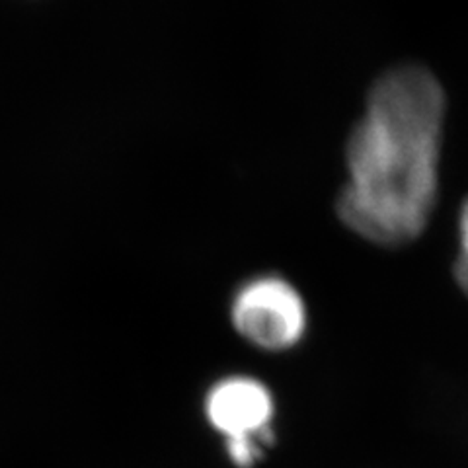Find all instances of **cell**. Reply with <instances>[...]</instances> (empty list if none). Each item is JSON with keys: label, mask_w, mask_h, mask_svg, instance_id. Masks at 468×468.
Listing matches in <instances>:
<instances>
[{"label": "cell", "mask_w": 468, "mask_h": 468, "mask_svg": "<svg viewBox=\"0 0 468 468\" xmlns=\"http://www.w3.org/2000/svg\"><path fill=\"white\" fill-rule=\"evenodd\" d=\"M447 100L420 65H400L371 86L365 113L346 146L349 180L338 197L342 223L385 248L426 230L439 192Z\"/></svg>", "instance_id": "obj_1"}, {"label": "cell", "mask_w": 468, "mask_h": 468, "mask_svg": "<svg viewBox=\"0 0 468 468\" xmlns=\"http://www.w3.org/2000/svg\"><path fill=\"white\" fill-rule=\"evenodd\" d=\"M232 322L248 342L280 351L301 342L306 306L283 277L261 275L244 283L232 301Z\"/></svg>", "instance_id": "obj_2"}, {"label": "cell", "mask_w": 468, "mask_h": 468, "mask_svg": "<svg viewBox=\"0 0 468 468\" xmlns=\"http://www.w3.org/2000/svg\"><path fill=\"white\" fill-rule=\"evenodd\" d=\"M207 416L227 437L260 435L270 430L271 394L254 378L232 377L221 380L207 397Z\"/></svg>", "instance_id": "obj_3"}, {"label": "cell", "mask_w": 468, "mask_h": 468, "mask_svg": "<svg viewBox=\"0 0 468 468\" xmlns=\"http://www.w3.org/2000/svg\"><path fill=\"white\" fill-rule=\"evenodd\" d=\"M273 433L266 430L260 435H242V437H229L227 439V447H229V455L234 464H239L240 468L252 466L254 461L261 455V451L258 447V441L261 443H271Z\"/></svg>", "instance_id": "obj_4"}, {"label": "cell", "mask_w": 468, "mask_h": 468, "mask_svg": "<svg viewBox=\"0 0 468 468\" xmlns=\"http://www.w3.org/2000/svg\"><path fill=\"white\" fill-rule=\"evenodd\" d=\"M452 273H455L457 285L468 297V197L463 201L459 211V252L452 263Z\"/></svg>", "instance_id": "obj_5"}]
</instances>
